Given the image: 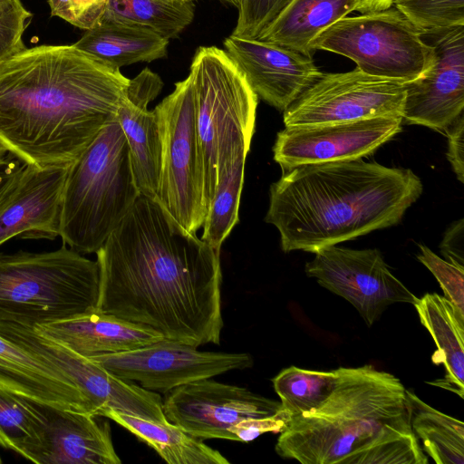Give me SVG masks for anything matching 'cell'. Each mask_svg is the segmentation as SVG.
Listing matches in <instances>:
<instances>
[{
	"instance_id": "cell-27",
	"label": "cell",
	"mask_w": 464,
	"mask_h": 464,
	"mask_svg": "<svg viewBox=\"0 0 464 464\" xmlns=\"http://www.w3.org/2000/svg\"><path fill=\"white\" fill-rule=\"evenodd\" d=\"M410 424L423 450L437 464H464V425L405 389Z\"/></svg>"
},
{
	"instance_id": "cell-24",
	"label": "cell",
	"mask_w": 464,
	"mask_h": 464,
	"mask_svg": "<svg viewBox=\"0 0 464 464\" xmlns=\"http://www.w3.org/2000/svg\"><path fill=\"white\" fill-rule=\"evenodd\" d=\"M169 41L143 25L102 20L73 45L115 68L166 57Z\"/></svg>"
},
{
	"instance_id": "cell-22",
	"label": "cell",
	"mask_w": 464,
	"mask_h": 464,
	"mask_svg": "<svg viewBox=\"0 0 464 464\" xmlns=\"http://www.w3.org/2000/svg\"><path fill=\"white\" fill-rule=\"evenodd\" d=\"M33 328L89 359L136 350L164 339L152 330L97 309Z\"/></svg>"
},
{
	"instance_id": "cell-14",
	"label": "cell",
	"mask_w": 464,
	"mask_h": 464,
	"mask_svg": "<svg viewBox=\"0 0 464 464\" xmlns=\"http://www.w3.org/2000/svg\"><path fill=\"white\" fill-rule=\"evenodd\" d=\"M281 402L250 390L201 379L166 393L162 411L166 420L197 439L237 441L231 428L246 418L276 413Z\"/></svg>"
},
{
	"instance_id": "cell-23",
	"label": "cell",
	"mask_w": 464,
	"mask_h": 464,
	"mask_svg": "<svg viewBox=\"0 0 464 464\" xmlns=\"http://www.w3.org/2000/svg\"><path fill=\"white\" fill-rule=\"evenodd\" d=\"M421 324L437 346L431 356L436 365L443 364L446 375L430 382L464 398V317L453 304L437 293L425 294L414 304Z\"/></svg>"
},
{
	"instance_id": "cell-46",
	"label": "cell",
	"mask_w": 464,
	"mask_h": 464,
	"mask_svg": "<svg viewBox=\"0 0 464 464\" xmlns=\"http://www.w3.org/2000/svg\"><path fill=\"white\" fill-rule=\"evenodd\" d=\"M1 1V0H0Z\"/></svg>"
},
{
	"instance_id": "cell-25",
	"label": "cell",
	"mask_w": 464,
	"mask_h": 464,
	"mask_svg": "<svg viewBox=\"0 0 464 464\" xmlns=\"http://www.w3.org/2000/svg\"><path fill=\"white\" fill-rule=\"evenodd\" d=\"M353 11L355 0H289L256 40L312 56V42Z\"/></svg>"
},
{
	"instance_id": "cell-2",
	"label": "cell",
	"mask_w": 464,
	"mask_h": 464,
	"mask_svg": "<svg viewBox=\"0 0 464 464\" xmlns=\"http://www.w3.org/2000/svg\"><path fill=\"white\" fill-rule=\"evenodd\" d=\"M129 81L73 44L26 48L0 64V140L25 163L70 166L117 117Z\"/></svg>"
},
{
	"instance_id": "cell-4",
	"label": "cell",
	"mask_w": 464,
	"mask_h": 464,
	"mask_svg": "<svg viewBox=\"0 0 464 464\" xmlns=\"http://www.w3.org/2000/svg\"><path fill=\"white\" fill-rule=\"evenodd\" d=\"M275 450L303 464H427L405 387L372 365L347 368L312 412L291 417Z\"/></svg>"
},
{
	"instance_id": "cell-15",
	"label": "cell",
	"mask_w": 464,
	"mask_h": 464,
	"mask_svg": "<svg viewBox=\"0 0 464 464\" xmlns=\"http://www.w3.org/2000/svg\"><path fill=\"white\" fill-rule=\"evenodd\" d=\"M433 48L430 67L406 82L402 121L447 130L464 108V26L423 31Z\"/></svg>"
},
{
	"instance_id": "cell-38",
	"label": "cell",
	"mask_w": 464,
	"mask_h": 464,
	"mask_svg": "<svg viewBox=\"0 0 464 464\" xmlns=\"http://www.w3.org/2000/svg\"><path fill=\"white\" fill-rule=\"evenodd\" d=\"M440 249L447 261L464 267L463 219L453 223L444 235Z\"/></svg>"
},
{
	"instance_id": "cell-10",
	"label": "cell",
	"mask_w": 464,
	"mask_h": 464,
	"mask_svg": "<svg viewBox=\"0 0 464 464\" xmlns=\"http://www.w3.org/2000/svg\"><path fill=\"white\" fill-rule=\"evenodd\" d=\"M405 82L369 75L357 67L323 73L284 112L285 127L402 117Z\"/></svg>"
},
{
	"instance_id": "cell-17",
	"label": "cell",
	"mask_w": 464,
	"mask_h": 464,
	"mask_svg": "<svg viewBox=\"0 0 464 464\" xmlns=\"http://www.w3.org/2000/svg\"><path fill=\"white\" fill-rule=\"evenodd\" d=\"M224 47L256 96L281 111L322 74L312 56L272 43L231 34Z\"/></svg>"
},
{
	"instance_id": "cell-12",
	"label": "cell",
	"mask_w": 464,
	"mask_h": 464,
	"mask_svg": "<svg viewBox=\"0 0 464 464\" xmlns=\"http://www.w3.org/2000/svg\"><path fill=\"white\" fill-rule=\"evenodd\" d=\"M307 262V276L344 298L371 327L396 303L415 304L419 298L390 270L378 249L330 246Z\"/></svg>"
},
{
	"instance_id": "cell-34",
	"label": "cell",
	"mask_w": 464,
	"mask_h": 464,
	"mask_svg": "<svg viewBox=\"0 0 464 464\" xmlns=\"http://www.w3.org/2000/svg\"><path fill=\"white\" fill-rule=\"evenodd\" d=\"M289 0H237L238 17L233 35L258 39Z\"/></svg>"
},
{
	"instance_id": "cell-31",
	"label": "cell",
	"mask_w": 464,
	"mask_h": 464,
	"mask_svg": "<svg viewBox=\"0 0 464 464\" xmlns=\"http://www.w3.org/2000/svg\"><path fill=\"white\" fill-rule=\"evenodd\" d=\"M392 5L422 31L464 26V0H394Z\"/></svg>"
},
{
	"instance_id": "cell-30",
	"label": "cell",
	"mask_w": 464,
	"mask_h": 464,
	"mask_svg": "<svg viewBox=\"0 0 464 464\" xmlns=\"http://www.w3.org/2000/svg\"><path fill=\"white\" fill-rule=\"evenodd\" d=\"M246 158H238L222 176L205 216L200 238L218 251L238 222Z\"/></svg>"
},
{
	"instance_id": "cell-1",
	"label": "cell",
	"mask_w": 464,
	"mask_h": 464,
	"mask_svg": "<svg viewBox=\"0 0 464 464\" xmlns=\"http://www.w3.org/2000/svg\"><path fill=\"white\" fill-rule=\"evenodd\" d=\"M97 310L193 347L219 344L220 251L140 196L96 252Z\"/></svg>"
},
{
	"instance_id": "cell-41",
	"label": "cell",
	"mask_w": 464,
	"mask_h": 464,
	"mask_svg": "<svg viewBox=\"0 0 464 464\" xmlns=\"http://www.w3.org/2000/svg\"><path fill=\"white\" fill-rule=\"evenodd\" d=\"M356 11L361 14L387 9L392 6L394 0H355Z\"/></svg>"
},
{
	"instance_id": "cell-42",
	"label": "cell",
	"mask_w": 464,
	"mask_h": 464,
	"mask_svg": "<svg viewBox=\"0 0 464 464\" xmlns=\"http://www.w3.org/2000/svg\"><path fill=\"white\" fill-rule=\"evenodd\" d=\"M9 152L6 145L0 140V160L5 157Z\"/></svg>"
},
{
	"instance_id": "cell-37",
	"label": "cell",
	"mask_w": 464,
	"mask_h": 464,
	"mask_svg": "<svg viewBox=\"0 0 464 464\" xmlns=\"http://www.w3.org/2000/svg\"><path fill=\"white\" fill-rule=\"evenodd\" d=\"M73 25L90 30L97 25L105 12L107 0H71Z\"/></svg>"
},
{
	"instance_id": "cell-21",
	"label": "cell",
	"mask_w": 464,
	"mask_h": 464,
	"mask_svg": "<svg viewBox=\"0 0 464 464\" xmlns=\"http://www.w3.org/2000/svg\"><path fill=\"white\" fill-rule=\"evenodd\" d=\"M0 387L41 403L97 416L68 374L1 334Z\"/></svg>"
},
{
	"instance_id": "cell-45",
	"label": "cell",
	"mask_w": 464,
	"mask_h": 464,
	"mask_svg": "<svg viewBox=\"0 0 464 464\" xmlns=\"http://www.w3.org/2000/svg\"><path fill=\"white\" fill-rule=\"evenodd\" d=\"M2 462H3V460H2V459H1V457H0V464H1Z\"/></svg>"
},
{
	"instance_id": "cell-40",
	"label": "cell",
	"mask_w": 464,
	"mask_h": 464,
	"mask_svg": "<svg viewBox=\"0 0 464 464\" xmlns=\"http://www.w3.org/2000/svg\"><path fill=\"white\" fill-rule=\"evenodd\" d=\"M51 14L72 24L73 14L71 0H47Z\"/></svg>"
},
{
	"instance_id": "cell-5",
	"label": "cell",
	"mask_w": 464,
	"mask_h": 464,
	"mask_svg": "<svg viewBox=\"0 0 464 464\" xmlns=\"http://www.w3.org/2000/svg\"><path fill=\"white\" fill-rule=\"evenodd\" d=\"M140 196L116 117L68 169L59 237L80 254L96 253Z\"/></svg>"
},
{
	"instance_id": "cell-28",
	"label": "cell",
	"mask_w": 464,
	"mask_h": 464,
	"mask_svg": "<svg viewBox=\"0 0 464 464\" xmlns=\"http://www.w3.org/2000/svg\"><path fill=\"white\" fill-rule=\"evenodd\" d=\"M192 2L179 0H107L102 20L138 24L171 40L191 24ZM101 20V21H102Z\"/></svg>"
},
{
	"instance_id": "cell-8",
	"label": "cell",
	"mask_w": 464,
	"mask_h": 464,
	"mask_svg": "<svg viewBox=\"0 0 464 464\" xmlns=\"http://www.w3.org/2000/svg\"><path fill=\"white\" fill-rule=\"evenodd\" d=\"M422 33L392 5L340 19L321 33L311 48L345 56L369 75L406 83L432 63L433 48Z\"/></svg>"
},
{
	"instance_id": "cell-33",
	"label": "cell",
	"mask_w": 464,
	"mask_h": 464,
	"mask_svg": "<svg viewBox=\"0 0 464 464\" xmlns=\"http://www.w3.org/2000/svg\"><path fill=\"white\" fill-rule=\"evenodd\" d=\"M31 16L21 0L0 1V64L26 49L23 34Z\"/></svg>"
},
{
	"instance_id": "cell-16",
	"label": "cell",
	"mask_w": 464,
	"mask_h": 464,
	"mask_svg": "<svg viewBox=\"0 0 464 464\" xmlns=\"http://www.w3.org/2000/svg\"><path fill=\"white\" fill-rule=\"evenodd\" d=\"M402 117L383 115L352 121L285 127L273 153L283 171L297 166L362 159L401 130Z\"/></svg>"
},
{
	"instance_id": "cell-26",
	"label": "cell",
	"mask_w": 464,
	"mask_h": 464,
	"mask_svg": "<svg viewBox=\"0 0 464 464\" xmlns=\"http://www.w3.org/2000/svg\"><path fill=\"white\" fill-rule=\"evenodd\" d=\"M109 418L152 448L169 464H228L219 451L169 421L160 422L113 410Z\"/></svg>"
},
{
	"instance_id": "cell-32",
	"label": "cell",
	"mask_w": 464,
	"mask_h": 464,
	"mask_svg": "<svg viewBox=\"0 0 464 464\" xmlns=\"http://www.w3.org/2000/svg\"><path fill=\"white\" fill-rule=\"evenodd\" d=\"M419 247L418 259L433 274L443 291V296L464 317V267L440 258L425 245Z\"/></svg>"
},
{
	"instance_id": "cell-3",
	"label": "cell",
	"mask_w": 464,
	"mask_h": 464,
	"mask_svg": "<svg viewBox=\"0 0 464 464\" xmlns=\"http://www.w3.org/2000/svg\"><path fill=\"white\" fill-rule=\"evenodd\" d=\"M422 190L410 169L362 159L305 164L270 186L265 221L278 230L284 252L314 254L397 225Z\"/></svg>"
},
{
	"instance_id": "cell-43",
	"label": "cell",
	"mask_w": 464,
	"mask_h": 464,
	"mask_svg": "<svg viewBox=\"0 0 464 464\" xmlns=\"http://www.w3.org/2000/svg\"><path fill=\"white\" fill-rule=\"evenodd\" d=\"M226 1L236 5V6L237 5V0H226Z\"/></svg>"
},
{
	"instance_id": "cell-44",
	"label": "cell",
	"mask_w": 464,
	"mask_h": 464,
	"mask_svg": "<svg viewBox=\"0 0 464 464\" xmlns=\"http://www.w3.org/2000/svg\"><path fill=\"white\" fill-rule=\"evenodd\" d=\"M179 1H181V2H192L193 0H179Z\"/></svg>"
},
{
	"instance_id": "cell-6",
	"label": "cell",
	"mask_w": 464,
	"mask_h": 464,
	"mask_svg": "<svg viewBox=\"0 0 464 464\" xmlns=\"http://www.w3.org/2000/svg\"><path fill=\"white\" fill-rule=\"evenodd\" d=\"M97 261L63 246L54 251L0 253V324L30 327L97 309Z\"/></svg>"
},
{
	"instance_id": "cell-36",
	"label": "cell",
	"mask_w": 464,
	"mask_h": 464,
	"mask_svg": "<svg viewBox=\"0 0 464 464\" xmlns=\"http://www.w3.org/2000/svg\"><path fill=\"white\" fill-rule=\"evenodd\" d=\"M448 132L447 159L457 179L464 182V117L461 113L446 130Z\"/></svg>"
},
{
	"instance_id": "cell-11",
	"label": "cell",
	"mask_w": 464,
	"mask_h": 464,
	"mask_svg": "<svg viewBox=\"0 0 464 464\" xmlns=\"http://www.w3.org/2000/svg\"><path fill=\"white\" fill-rule=\"evenodd\" d=\"M0 334L68 374L92 403L97 416L104 417L107 411L113 410L154 421H168L158 392L117 377L92 359L75 353L34 328L0 324Z\"/></svg>"
},
{
	"instance_id": "cell-7",
	"label": "cell",
	"mask_w": 464,
	"mask_h": 464,
	"mask_svg": "<svg viewBox=\"0 0 464 464\" xmlns=\"http://www.w3.org/2000/svg\"><path fill=\"white\" fill-rule=\"evenodd\" d=\"M188 76L194 90L208 210L222 176L250 150L258 97L226 51L216 46L196 51Z\"/></svg>"
},
{
	"instance_id": "cell-29",
	"label": "cell",
	"mask_w": 464,
	"mask_h": 464,
	"mask_svg": "<svg viewBox=\"0 0 464 464\" xmlns=\"http://www.w3.org/2000/svg\"><path fill=\"white\" fill-rule=\"evenodd\" d=\"M44 425L34 401L0 387V446L33 462Z\"/></svg>"
},
{
	"instance_id": "cell-13",
	"label": "cell",
	"mask_w": 464,
	"mask_h": 464,
	"mask_svg": "<svg viewBox=\"0 0 464 464\" xmlns=\"http://www.w3.org/2000/svg\"><path fill=\"white\" fill-rule=\"evenodd\" d=\"M92 359L122 380L162 393L191 382L253 365V359L247 353L201 352L197 347L165 338L136 350Z\"/></svg>"
},
{
	"instance_id": "cell-19",
	"label": "cell",
	"mask_w": 464,
	"mask_h": 464,
	"mask_svg": "<svg viewBox=\"0 0 464 464\" xmlns=\"http://www.w3.org/2000/svg\"><path fill=\"white\" fill-rule=\"evenodd\" d=\"M44 420L36 464H121L109 422L34 401Z\"/></svg>"
},
{
	"instance_id": "cell-20",
	"label": "cell",
	"mask_w": 464,
	"mask_h": 464,
	"mask_svg": "<svg viewBox=\"0 0 464 464\" xmlns=\"http://www.w3.org/2000/svg\"><path fill=\"white\" fill-rule=\"evenodd\" d=\"M161 78L144 68L130 79L118 110L117 120L126 138L133 175L141 196L155 199L160 168V136L154 110L149 104L163 88Z\"/></svg>"
},
{
	"instance_id": "cell-9",
	"label": "cell",
	"mask_w": 464,
	"mask_h": 464,
	"mask_svg": "<svg viewBox=\"0 0 464 464\" xmlns=\"http://www.w3.org/2000/svg\"><path fill=\"white\" fill-rule=\"evenodd\" d=\"M160 136V168L155 200L181 227H202L203 163L195 118L194 90L189 76L154 109Z\"/></svg>"
},
{
	"instance_id": "cell-18",
	"label": "cell",
	"mask_w": 464,
	"mask_h": 464,
	"mask_svg": "<svg viewBox=\"0 0 464 464\" xmlns=\"http://www.w3.org/2000/svg\"><path fill=\"white\" fill-rule=\"evenodd\" d=\"M70 166L26 163L0 205V246L16 237L54 238Z\"/></svg>"
},
{
	"instance_id": "cell-35",
	"label": "cell",
	"mask_w": 464,
	"mask_h": 464,
	"mask_svg": "<svg viewBox=\"0 0 464 464\" xmlns=\"http://www.w3.org/2000/svg\"><path fill=\"white\" fill-rule=\"evenodd\" d=\"M291 414L283 407L276 413L263 417H252L240 420L231 428L237 441L250 442L266 433H281L288 426Z\"/></svg>"
},
{
	"instance_id": "cell-39",
	"label": "cell",
	"mask_w": 464,
	"mask_h": 464,
	"mask_svg": "<svg viewBox=\"0 0 464 464\" xmlns=\"http://www.w3.org/2000/svg\"><path fill=\"white\" fill-rule=\"evenodd\" d=\"M25 164L12 152L0 160V205L15 185Z\"/></svg>"
}]
</instances>
